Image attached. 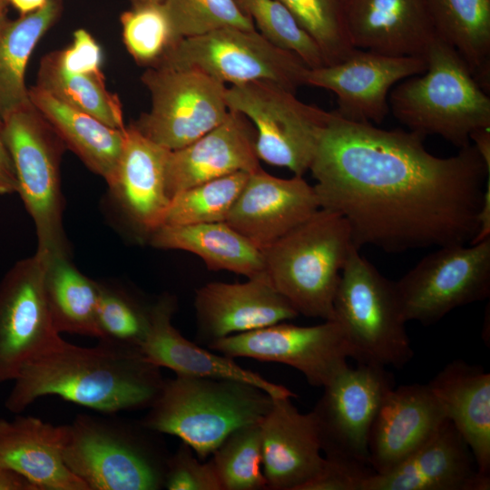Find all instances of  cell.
Instances as JSON below:
<instances>
[{
	"label": "cell",
	"mask_w": 490,
	"mask_h": 490,
	"mask_svg": "<svg viewBox=\"0 0 490 490\" xmlns=\"http://www.w3.org/2000/svg\"><path fill=\"white\" fill-rule=\"evenodd\" d=\"M424 139L331 112L309 171L320 208L347 220L358 250L469 244L477 233L490 167L474 145L442 158Z\"/></svg>",
	"instance_id": "cell-1"
},
{
	"label": "cell",
	"mask_w": 490,
	"mask_h": 490,
	"mask_svg": "<svg viewBox=\"0 0 490 490\" xmlns=\"http://www.w3.org/2000/svg\"><path fill=\"white\" fill-rule=\"evenodd\" d=\"M164 380L139 349L105 340L85 348L62 339L24 365L5 407L20 414L37 398L54 395L114 415L149 407Z\"/></svg>",
	"instance_id": "cell-2"
},
{
	"label": "cell",
	"mask_w": 490,
	"mask_h": 490,
	"mask_svg": "<svg viewBox=\"0 0 490 490\" xmlns=\"http://www.w3.org/2000/svg\"><path fill=\"white\" fill-rule=\"evenodd\" d=\"M426 71L393 87L389 110L409 131L438 135L462 148L490 127V98L457 51L437 37L424 56Z\"/></svg>",
	"instance_id": "cell-3"
},
{
	"label": "cell",
	"mask_w": 490,
	"mask_h": 490,
	"mask_svg": "<svg viewBox=\"0 0 490 490\" xmlns=\"http://www.w3.org/2000/svg\"><path fill=\"white\" fill-rule=\"evenodd\" d=\"M273 398L242 381L176 375L164 380L141 423L179 437L204 461L233 430L260 422Z\"/></svg>",
	"instance_id": "cell-4"
},
{
	"label": "cell",
	"mask_w": 490,
	"mask_h": 490,
	"mask_svg": "<svg viewBox=\"0 0 490 490\" xmlns=\"http://www.w3.org/2000/svg\"><path fill=\"white\" fill-rule=\"evenodd\" d=\"M353 246L347 220L320 208L261 250L265 273L299 315L334 320L335 294Z\"/></svg>",
	"instance_id": "cell-5"
},
{
	"label": "cell",
	"mask_w": 490,
	"mask_h": 490,
	"mask_svg": "<svg viewBox=\"0 0 490 490\" xmlns=\"http://www.w3.org/2000/svg\"><path fill=\"white\" fill-rule=\"evenodd\" d=\"M141 421L77 415L63 457L89 490H159L168 455Z\"/></svg>",
	"instance_id": "cell-6"
},
{
	"label": "cell",
	"mask_w": 490,
	"mask_h": 490,
	"mask_svg": "<svg viewBox=\"0 0 490 490\" xmlns=\"http://www.w3.org/2000/svg\"><path fill=\"white\" fill-rule=\"evenodd\" d=\"M357 362L400 368L414 356L394 281L352 247L334 298Z\"/></svg>",
	"instance_id": "cell-7"
},
{
	"label": "cell",
	"mask_w": 490,
	"mask_h": 490,
	"mask_svg": "<svg viewBox=\"0 0 490 490\" xmlns=\"http://www.w3.org/2000/svg\"><path fill=\"white\" fill-rule=\"evenodd\" d=\"M2 119L17 193L34 223L37 250L69 256L61 189V163L67 148L31 101Z\"/></svg>",
	"instance_id": "cell-8"
},
{
	"label": "cell",
	"mask_w": 490,
	"mask_h": 490,
	"mask_svg": "<svg viewBox=\"0 0 490 490\" xmlns=\"http://www.w3.org/2000/svg\"><path fill=\"white\" fill-rule=\"evenodd\" d=\"M230 111L244 115L256 131V152L265 162L302 176L309 171L331 112L305 103L290 90L267 81L226 88Z\"/></svg>",
	"instance_id": "cell-9"
},
{
	"label": "cell",
	"mask_w": 490,
	"mask_h": 490,
	"mask_svg": "<svg viewBox=\"0 0 490 490\" xmlns=\"http://www.w3.org/2000/svg\"><path fill=\"white\" fill-rule=\"evenodd\" d=\"M151 67L195 69L231 85L253 81L279 84L293 93L309 69L296 54L277 47L256 29H218L172 44Z\"/></svg>",
	"instance_id": "cell-10"
},
{
	"label": "cell",
	"mask_w": 490,
	"mask_h": 490,
	"mask_svg": "<svg viewBox=\"0 0 490 490\" xmlns=\"http://www.w3.org/2000/svg\"><path fill=\"white\" fill-rule=\"evenodd\" d=\"M141 80L150 93L151 108L132 125L170 151L191 144L230 113L225 83L203 72L147 67Z\"/></svg>",
	"instance_id": "cell-11"
},
{
	"label": "cell",
	"mask_w": 490,
	"mask_h": 490,
	"mask_svg": "<svg viewBox=\"0 0 490 490\" xmlns=\"http://www.w3.org/2000/svg\"><path fill=\"white\" fill-rule=\"evenodd\" d=\"M407 322L436 323L490 295V238L436 248L395 282Z\"/></svg>",
	"instance_id": "cell-12"
},
{
	"label": "cell",
	"mask_w": 490,
	"mask_h": 490,
	"mask_svg": "<svg viewBox=\"0 0 490 490\" xmlns=\"http://www.w3.org/2000/svg\"><path fill=\"white\" fill-rule=\"evenodd\" d=\"M394 387L387 368L362 362L356 367L348 365L323 387L311 413L325 456L368 464L369 433Z\"/></svg>",
	"instance_id": "cell-13"
},
{
	"label": "cell",
	"mask_w": 490,
	"mask_h": 490,
	"mask_svg": "<svg viewBox=\"0 0 490 490\" xmlns=\"http://www.w3.org/2000/svg\"><path fill=\"white\" fill-rule=\"evenodd\" d=\"M230 358H250L290 366L313 387H325L353 358V350L336 320L315 326L277 323L230 335L208 344Z\"/></svg>",
	"instance_id": "cell-14"
},
{
	"label": "cell",
	"mask_w": 490,
	"mask_h": 490,
	"mask_svg": "<svg viewBox=\"0 0 490 490\" xmlns=\"http://www.w3.org/2000/svg\"><path fill=\"white\" fill-rule=\"evenodd\" d=\"M48 253L37 250L0 280V383L63 338L53 326L44 292Z\"/></svg>",
	"instance_id": "cell-15"
},
{
	"label": "cell",
	"mask_w": 490,
	"mask_h": 490,
	"mask_svg": "<svg viewBox=\"0 0 490 490\" xmlns=\"http://www.w3.org/2000/svg\"><path fill=\"white\" fill-rule=\"evenodd\" d=\"M424 57L395 56L355 48L344 60L309 69L305 85L337 96L334 112L349 121L381 123L389 113L388 95L399 82L426 71Z\"/></svg>",
	"instance_id": "cell-16"
},
{
	"label": "cell",
	"mask_w": 490,
	"mask_h": 490,
	"mask_svg": "<svg viewBox=\"0 0 490 490\" xmlns=\"http://www.w3.org/2000/svg\"><path fill=\"white\" fill-rule=\"evenodd\" d=\"M320 209L302 176L284 179L261 167L250 173L226 222L263 250Z\"/></svg>",
	"instance_id": "cell-17"
},
{
	"label": "cell",
	"mask_w": 490,
	"mask_h": 490,
	"mask_svg": "<svg viewBox=\"0 0 490 490\" xmlns=\"http://www.w3.org/2000/svg\"><path fill=\"white\" fill-rule=\"evenodd\" d=\"M467 444L446 419L420 447L390 470L373 474L362 490H488Z\"/></svg>",
	"instance_id": "cell-18"
},
{
	"label": "cell",
	"mask_w": 490,
	"mask_h": 490,
	"mask_svg": "<svg viewBox=\"0 0 490 490\" xmlns=\"http://www.w3.org/2000/svg\"><path fill=\"white\" fill-rule=\"evenodd\" d=\"M194 307L199 335L207 345L299 316L266 273L243 283H207L196 291Z\"/></svg>",
	"instance_id": "cell-19"
},
{
	"label": "cell",
	"mask_w": 490,
	"mask_h": 490,
	"mask_svg": "<svg viewBox=\"0 0 490 490\" xmlns=\"http://www.w3.org/2000/svg\"><path fill=\"white\" fill-rule=\"evenodd\" d=\"M446 420L428 384L394 387L369 433L368 464L377 474L390 470L426 442Z\"/></svg>",
	"instance_id": "cell-20"
},
{
	"label": "cell",
	"mask_w": 490,
	"mask_h": 490,
	"mask_svg": "<svg viewBox=\"0 0 490 490\" xmlns=\"http://www.w3.org/2000/svg\"><path fill=\"white\" fill-rule=\"evenodd\" d=\"M290 398L274 397L260 421L262 469L271 490H301L325 461L311 411L299 412Z\"/></svg>",
	"instance_id": "cell-21"
},
{
	"label": "cell",
	"mask_w": 490,
	"mask_h": 490,
	"mask_svg": "<svg viewBox=\"0 0 490 490\" xmlns=\"http://www.w3.org/2000/svg\"><path fill=\"white\" fill-rule=\"evenodd\" d=\"M255 142L256 131L250 121L230 111L220 124L191 144L170 152L165 172L170 199L211 180L259 170Z\"/></svg>",
	"instance_id": "cell-22"
},
{
	"label": "cell",
	"mask_w": 490,
	"mask_h": 490,
	"mask_svg": "<svg viewBox=\"0 0 490 490\" xmlns=\"http://www.w3.org/2000/svg\"><path fill=\"white\" fill-rule=\"evenodd\" d=\"M342 7L355 48L424 57L438 37L425 0H345Z\"/></svg>",
	"instance_id": "cell-23"
},
{
	"label": "cell",
	"mask_w": 490,
	"mask_h": 490,
	"mask_svg": "<svg viewBox=\"0 0 490 490\" xmlns=\"http://www.w3.org/2000/svg\"><path fill=\"white\" fill-rule=\"evenodd\" d=\"M175 307V299L170 295L152 304L149 331L141 346V352L149 362L169 368L177 376L246 382L272 397L296 396L284 386L241 368L232 358L217 355L185 338L172 323Z\"/></svg>",
	"instance_id": "cell-24"
},
{
	"label": "cell",
	"mask_w": 490,
	"mask_h": 490,
	"mask_svg": "<svg viewBox=\"0 0 490 490\" xmlns=\"http://www.w3.org/2000/svg\"><path fill=\"white\" fill-rule=\"evenodd\" d=\"M170 150L126 126L124 143L110 191L127 220L149 236L160 228L170 206L165 172Z\"/></svg>",
	"instance_id": "cell-25"
},
{
	"label": "cell",
	"mask_w": 490,
	"mask_h": 490,
	"mask_svg": "<svg viewBox=\"0 0 490 490\" xmlns=\"http://www.w3.org/2000/svg\"><path fill=\"white\" fill-rule=\"evenodd\" d=\"M68 437L69 425L19 415L13 420L0 418V462L38 490H89L64 461Z\"/></svg>",
	"instance_id": "cell-26"
},
{
	"label": "cell",
	"mask_w": 490,
	"mask_h": 490,
	"mask_svg": "<svg viewBox=\"0 0 490 490\" xmlns=\"http://www.w3.org/2000/svg\"><path fill=\"white\" fill-rule=\"evenodd\" d=\"M427 384L470 448L478 471L490 476V374L456 359Z\"/></svg>",
	"instance_id": "cell-27"
},
{
	"label": "cell",
	"mask_w": 490,
	"mask_h": 490,
	"mask_svg": "<svg viewBox=\"0 0 490 490\" xmlns=\"http://www.w3.org/2000/svg\"><path fill=\"white\" fill-rule=\"evenodd\" d=\"M29 98L45 117L67 149L93 172L111 185L122 155L125 130L113 128L36 87L29 88Z\"/></svg>",
	"instance_id": "cell-28"
},
{
	"label": "cell",
	"mask_w": 490,
	"mask_h": 490,
	"mask_svg": "<svg viewBox=\"0 0 490 490\" xmlns=\"http://www.w3.org/2000/svg\"><path fill=\"white\" fill-rule=\"evenodd\" d=\"M152 247L180 250L199 256L210 270L247 278L265 274L263 254L226 221L162 225L150 235Z\"/></svg>",
	"instance_id": "cell-29"
},
{
	"label": "cell",
	"mask_w": 490,
	"mask_h": 490,
	"mask_svg": "<svg viewBox=\"0 0 490 490\" xmlns=\"http://www.w3.org/2000/svg\"><path fill=\"white\" fill-rule=\"evenodd\" d=\"M63 0H48L41 9L11 19L0 16V115L30 103L25 73L29 58L43 36L57 23Z\"/></svg>",
	"instance_id": "cell-30"
},
{
	"label": "cell",
	"mask_w": 490,
	"mask_h": 490,
	"mask_svg": "<svg viewBox=\"0 0 490 490\" xmlns=\"http://www.w3.org/2000/svg\"><path fill=\"white\" fill-rule=\"evenodd\" d=\"M436 34L463 57L490 90V0H425Z\"/></svg>",
	"instance_id": "cell-31"
},
{
	"label": "cell",
	"mask_w": 490,
	"mask_h": 490,
	"mask_svg": "<svg viewBox=\"0 0 490 490\" xmlns=\"http://www.w3.org/2000/svg\"><path fill=\"white\" fill-rule=\"evenodd\" d=\"M44 292L57 333L100 338L98 282L80 272L71 263L69 256L48 254Z\"/></svg>",
	"instance_id": "cell-32"
},
{
	"label": "cell",
	"mask_w": 490,
	"mask_h": 490,
	"mask_svg": "<svg viewBox=\"0 0 490 490\" xmlns=\"http://www.w3.org/2000/svg\"><path fill=\"white\" fill-rule=\"evenodd\" d=\"M35 86L113 128L126 129L120 98L108 90L104 75L74 74L64 70L56 51L42 57Z\"/></svg>",
	"instance_id": "cell-33"
},
{
	"label": "cell",
	"mask_w": 490,
	"mask_h": 490,
	"mask_svg": "<svg viewBox=\"0 0 490 490\" xmlns=\"http://www.w3.org/2000/svg\"><path fill=\"white\" fill-rule=\"evenodd\" d=\"M211 456L222 490L268 489L260 422L233 430Z\"/></svg>",
	"instance_id": "cell-34"
},
{
	"label": "cell",
	"mask_w": 490,
	"mask_h": 490,
	"mask_svg": "<svg viewBox=\"0 0 490 490\" xmlns=\"http://www.w3.org/2000/svg\"><path fill=\"white\" fill-rule=\"evenodd\" d=\"M250 173L235 172L186 189L171 199L162 225L226 221Z\"/></svg>",
	"instance_id": "cell-35"
},
{
	"label": "cell",
	"mask_w": 490,
	"mask_h": 490,
	"mask_svg": "<svg viewBox=\"0 0 490 490\" xmlns=\"http://www.w3.org/2000/svg\"><path fill=\"white\" fill-rule=\"evenodd\" d=\"M235 1L270 43L296 54L310 69L326 65L317 43L279 0Z\"/></svg>",
	"instance_id": "cell-36"
},
{
	"label": "cell",
	"mask_w": 490,
	"mask_h": 490,
	"mask_svg": "<svg viewBox=\"0 0 490 490\" xmlns=\"http://www.w3.org/2000/svg\"><path fill=\"white\" fill-rule=\"evenodd\" d=\"M97 322L99 340L141 350L151 321V305H145L122 288L98 282Z\"/></svg>",
	"instance_id": "cell-37"
},
{
	"label": "cell",
	"mask_w": 490,
	"mask_h": 490,
	"mask_svg": "<svg viewBox=\"0 0 490 490\" xmlns=\"http://www.w3.org/2000/svg\"><path fill=\"white\" fill-rule=\"evenodd\" d=\"M175 42L227 27L254 30L235 0H166L163 5Z\"/></svg>",
	"instance_id": "cell-38"
},
{
	"label": "cell",
	"mask_w": 490,
	"mask_h": 490,
	"mask_svg": "<svg viewBox=\"0 0 490 490\" xmlns=\"http://www.w3.org/2000/svg\"><path fill=\"white\" fill-rule=\"evenodd\" d=\"M320 48L326 65L344 60L355 49L339 0H279Z\"/></svg>",
	"instance_id": "cell-39"
},
{
	"label": "cell",
	"mask_w": 490,
	"mask_h": 490,
	"mask_svg": "<svg viewBox=\"0 0 490 490\" xmlns=\"http://www.w3.org/2000/svg\"><path fill=\"white\" fill-rule=\"evenodd\" d=\"M122 41L133 60L152 66L172 44L163 5L132 6L120 16Z\"/></svg>",
	"instance_id": "cell-40"
},
{
	"label": "cell",
	"mask_w": 490,
	"mask_h": 490,
	"mask_svg": "<svg viewBox=\"0 0 490 490\" xmlns=\"http://www.w3.org/2000/svg\"><path fill=\"white\" fill-rule=\"evenodd\" d=\"M168 490H222L211 460L202 463L187 444L181 442L168 456L164 486Z\"/></svg>",
	"instance_id": "cell-41"
},
{
	"label": "cell",
	"mask_w": 490,
	"mask_h": 490,
	"mask_svg": "<svg viewBox=\"0 0 490 490\" xmlns=\"http://www.w3.org/2000/svg\"><path fill=\"white\" fill-rule=\"evenodd\" d=\"M324 457L320 471L301 490H362L366 480L376 473L361 461Z\"/></svg>",
	"instance_id": "cell-42"
},
{
	"label": "cell",
	"mask_w": 490,
	"mask_h": 490,
	"mask_svg": "<svg viewBox=\"0 0 490 490\" xmlns=\"http://www.w3.org/2000/svg\"><path fill=\"white\" fill-rule=\"evenodd\" d=\"M61 66L71 73L83 74H103L102 72V50L95 38L85 29H76L73 42L65 49L57 50Z\"/></svg>",
	"instance_id": "cell-43"
},
{
	"label": "cell",
	"mask_w": 490,
	"mask_h": 490,
	"mask_svg": "<svg viewBox=\"0 0 490 490\" xmlns=\"http://www.w3.org/2000/svg\"><path fill=\"white\" fill-rule=\"evenodd\" d=\"M17 193V180L5 141L4 123L0 115V196Z\"/></svg>",
	"instance_id": "cell-44"
},
{
	"label": "cell",
	"mask_w": 490,
	"mask_h": 490,
	"mask_svg": "<svg viewBox=\"0 0 490 490\" xmlns=\"http://www.w3.org/2000/svg\"><path fill=\"white\" fill-rule=\"evenodd\" d=\"M0 490H38L25 477L0 462Z\"/></svg>",
	"instance_id": "cell-45"
},
{
	"label": "cell",
	"mask_w": 490,
	"mask_h": 490,
	"mask_svg": "<svg viewBox=\"0 0 490 490\" xmlns=\"http://www.w3.org/2000/svg\"><path fill=\"white\" fill-rule=\"evenodd\" d=\"M475 144L486 166L490 167V127L474 131L469 137Z\"/></svg>",
	"instance_id": "cell-46"
},
{
	"label": "cell",
	"mask_w": 490,
	"mask_h": 490,
	"mask_svg": "<svg viewBox=\"0 0 490 490\" xmlns=\"http://www.w3.org/2000/svg\"><path fill=\"white\" fill-rule=\"evenodd\" d=\"M8 5L15 8L20 15H27L41 9L48 0H6Z\"/></svg>",
	"instance_id": "cell-47"
},
{
	"label": "cell",
	"mask_w": 490,
	"mask_h": 490,
	"mask_svg": "<svg viewBox=\"0 0 490 490\" xmlns=\"http://www.w3.org/2000/svg\"><path fill=\"white\" fill-rule=\"evenodd\" d=\"M132 6L164 5L166 0H130Z\"/></svg>",
	"instance_id": "cell-48"
},
{
	"label": "cell",
	"mask_w": 490,
	"mask_h": 490,
	"mask_svg": "<svg viewBox=\"0 0 490 490\" xmlns=\"http://www.w3.org/2000/svg\"><path fill=\"white\" fill-rule=\"evenodd\" d=\"M8 3L6 0H0V16L7 14Z\"/></svg>",
	"instance_id": "cell-49"
},
{
	"label": "cell",
	"mask_w": 490,
	"mask_h": 490,
	"mask_svg": "<svg viewBox=\"0 0 490 490\" xmlns=\"http://www.w3.org/2000/svg\"><path fill=\"white\" fill-rule=\"evenodd\" d=\"M341 3H343L345 0H339Z\"/></svg>",
	"instance_id": "cell-50"
}]
</instances>
